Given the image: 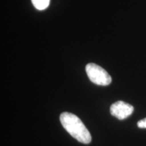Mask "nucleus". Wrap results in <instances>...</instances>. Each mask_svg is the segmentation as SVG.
<instances>
[{"instance_id":"1","label":"nucleus","mask_w":146,"mask_h":146,"mask_svg":"<svg viewBox=\"0 0 146 146\" xmlns=\"http://www.w3.org/2000/svg\"><path fill=\"white\" fill-rule=\"evenodd\" d=\"M60 120L65 130L78 141L89 144L91 141L90 133L78 116L69 112L60 114Z\"/></svg>"},{"instance_id":"2","label":"nucleus","mask_w":146,"mask_h":146,"mask_svg":"<svg viewBox=\"0 0 146 146\" xmlns=\"http://www.w3.org/2000/svg\"><path fill=\"white\" fill-rule=\"evenodd\" d=\"M85 70L90 81L96 85L107 86L112 83V78L107 71L96 64H87Z\"/></svg>"},{"instance_id":"3","label":"nucleus","mask_w":146,"mask_h":146,"mask_svg":"<svg viewBox=\"0 0 146 146\" xmlns=\"http://www.w3.org/2000/svg\"><path fill=\"white\" fill-rule=\"evenodd\" d=\"M134 108L132 105L123 101H118L110 106V113L119 120H124L133 114Z\"/></svg>"},{"instance_id":"4","label":"nucleus","mask_w":146,"mask_h":146,"mask_svg":"<svg viewBox=\"0 0 146 146\" xmlns=\"http://www.w3.org/2000/svg\"><path fill=\"white\" fill-rule=\"evenodd\" d=\"M31 1L35 8L39 10H45L50 3V0H31Z\"/></svg>"},{"instance_id":"5","label":"nucleus","mask_w":146,"mask_h":146,"mask_svg":"<svg viewBox=\"0 0 146 146\" xmlns=\"http://www.w3.org/2000/svg\"><path fill=\"white\" fill-rule=\"evenodd\" d=\"M137 126L140 129H146V118L139 120L137 123Z\"/></svg>"}]
</instances>
